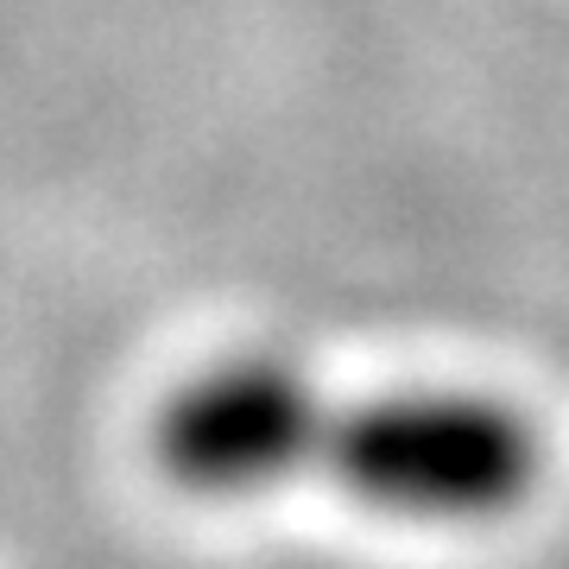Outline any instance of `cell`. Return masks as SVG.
<instances>
[{
    "label": "cell",
    "mask_w": 569,
    "mask_h": 569,
    "mask_svg": "<svg viewBox=\"0 0 569 569\" xmlns=\"http://www.w3.org/2000/svg\"><path fill=\"white\" fill-rule=\"evenodd\" d=\"M152 456L183 493L317 481L399 519H493L538 488V430L481 392L336 399L279 361H222L152 418Z\"/></svg>",
    "instance_id": "6da1fadb"
}]
</instances>
